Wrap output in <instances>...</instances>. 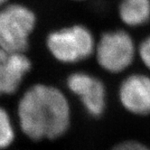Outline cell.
<instances>
[{
    "label": "cell",
    "mask_w": 150,
    "mask_h": 150,
    "mask_svg": "<svg viewBox=\"0 0 150 150\" xmlns=\"http://www.w3.org/2000/svg\"><path fill=\"white\" fill-rule=\"evenodd\" d=\"M17 115L23 132L35 141L62 137L71 121L66 97L57 88L46 84H35L23 94Z\"/></svg>",
    "instance_id": "1"
},
{
    "label": "cell",
    "mask_w": 150,
    "mask_h": 150,
    "mask_svg": "<svg viewBox=\"0 0 150 150\" xmlns=\"http://www.w3.org/2000/svg\"><path fill=\"white\" fill-rule=\"evenodd\" d=\"M46 45L51 54L63 63H75L87 59L96 47L91 31L81 25L52 32L47 36Z\"/></svg>",
    "instance_id": "2"
},
{
    "label": "cell",
    "mask_w": 150,
    "mask_h": 150,
    "mask_svg": "<svg viewBox=\"0 0 150 150\" xmlns=\"http://www.w3.org/2000/svg\"><path fill=\"white\" fill-rule=\"evenodd\" d=\"M36 24L28 7L11 4L0 9V48L12 52H25Z\"/></svg>",
    "instance_id": "3"
},
{
    "label": "cell",
    "mask_w": 150,
    "mask_h": 150,
    "mask_svg": "<svg viewBox=\"0 0 150 150\" xmlns=\"http://www.w3.org/2000/svg\"><path fill=\"white\" fill-rule=\"evenodd\" d=\"M94 52L102 69L110 73H120L133 63L137 48L127 32L114 30L102 35Z\"/></svg>",
    "instance_id": "4"
},
{
    "label": "cell",
    "mask_w": 150,
    "mask_h": 150,
    "mask_svg": "<svg viewBox=\"0 0 150 150\" xmlns=\"http://www.w3.org/2000/svg\"><path fill=\"white\" fill-rule=\"evenodd\" d=\"M69 90L80 98L87 112L95 117H100L106 109V88L103 82L85 72H75L67 79Z\"/></svg>",
    "instance_id": "5"
},
{
    "label": "cell",
    "mask_w": 150,
    "mask_h": 150,
    "mask_svg": "<svg viewBox=\"0 0 150 150\" xmlns=\"http://www.w3.org/2000/svg\"><path fill=\"white\" fill-rule=\"evenodd\" d=\"M119 99L129 113L142 117L150 115V77L144 73L127 76L120 83Z\"/></svg>",
    "instance_id": "6"
},
{
    "label": "cell",
    "mask_w": 150,
    "mask_h": 150,
    "mask_svg": "<svg viewBox=\"0 0 150 150\" xmlns=\"http://www.w3.org/2000/svg\"><path fill=\"white\" fill-rule=\"evenodd\" d=\"M31 67V61L25 53L0 48V96L15 93Z\"/></svg>",
    "instance_id": "7"
},
{
    "label": "cell",
    "mask_w": 150,
    "mask_h": 150,
    "mask_svg": "<svg viewBox=\"0 0 150 150\" xmlns=\"http://www.w3.org/2000/svg\"><path fill=\"white\" fill-rule=\"evenodd\" d=\"M122 22L131 27H138L150 21V0H122L119 7Z\"/></svg>",
    "instance_id": "8"
},
{
    "label": "cell",
    "mask_w": 150,
    "mask_h": 150,
    "mask_svg": "<svg viewBox=\"0 0 150 150\" xmlns=\"http://www.w3.org/2000/svg\"><path fill=\"white\" fill-rule=\"evenodd\" d=\"M15 139V130L7 111L0 107V150L6 148Z\"/></svg>",
    "instance_id": "9"
},
{
    "label": "cell",
    "mask_w": 150,
    "mask_h": 150,
    "mask_svg": "<svg viewBox=\"0 0 150 150\" xmlns=\"http://www.w3.org/2000/svg\"><path fill=\"white\" fill-rule=\"evenodd\" d=\"M137 53L143 64L150 71V35L140 42L137 48Z\"/></svg>",
    "instance_id": "10"
},
{
    "label": "cell",
    "mask_w": 150,
    "mask_h": 150,
    "mask_svg": "<svg viewBox=\"0 0 150 150\" xmlns=\"http://www.w3.org/2000/svg\"><path fill=\"white\" fill-rule=\"evenodd\" d=\"M112 150H150V147L137 140H127L116 145Z\"/></svg>",
    "instance_id": "11"
},
{
    "label": "cell",
    "mask_w": 150,
    "mask_h": 150,
    "mask_svg": "<svg viewBox=\"0 0 150 150\" xmlns=\"http://www.w3.org/2000/svg\"><path fill=\"white\" fill-rule=\"evenodd\" d=\"M6 2H7V0H0V7L3 6Z\"/></svg>",
    "instance_id": "12"
}]
</instances>
